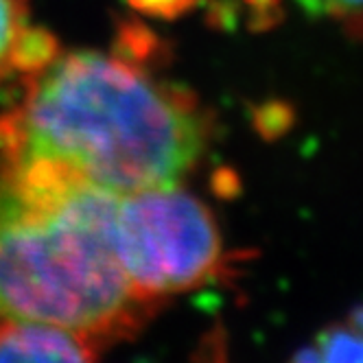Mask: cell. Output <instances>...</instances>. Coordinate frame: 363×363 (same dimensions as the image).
Segmentation results:
<instances>
[{
	"mask_svg": "<svg viewBox=\"0 0 363 363\" xmlns=\"http://www.w3.org/2000/svg\"><path fill=\"white\" fill-rule=\"evenodd\" d=\"M114 250L129 287L153 308L213 282L225 269L215 215L179 186L121 195Z\"/></svg>",
	"mask_w": 363,
	"mask_h": 363,
	"instance_id": "3",
	"label": "cell"
},
{
	"mask_svg": "<svg viewBox=\"0 0 363 363\" xmlns=\"http://www.w3.org/2000/svg\"><path fill=\"white\" fill-rule=\"evenodd\" d=\"M118 197L57 164H0V320L79 330L108 344L153 313L118 265Z\"/></svg>",
	"mask_w": 363,
	"mask_h": 363,
	"instance_id": "2",
	"label": "cell"
},
{
	"mask_svg": "<svg viewBox=\"0 0 363 363\" xmlns=\"http://www.w3.org/2000/svg\"><path fill=\"white\" fill-rule=\"evenodd\" d=\"M60 55L57 38L42 27H31L27 22L11 48V72H20L22 79H27V77L42 72Z\"/></svg>",
	"mask_w": 363,
	"mask_h": 363,
	"instance_id": "6",
	"label": "cell"
},
{
	"mask_svg": "<svg viewBox=\"0 0 363 363\" xmlns=\"http://www.w3.org/2000/svg\"><path fill=\"white\" fill-rule=\"evenodd\" d=\"M315 20L337 24L348 38L363 40V0H296Z\"/></svg>",
	"mask_w": 363,
	"mask_h": 363,
	"instance_id": "7",
	"label": "cell"
},
{
	"mask_svg": "<svg viewBox=\"0 0 363 363\" xmlns=\"http://www.w3.org/2000/svg\"><path fill=\"white\" fill-rule=\"evenodd\" d=\"M27 24V0H0V84L11 74V48Z\"/></svg>",
	"mask_w": 363,
	"mask_h": 363,
	"instance_id": "8",
	"label": "cell"
},
{
	"mask_svg": "<svg viewBox=\"0 0 363 363\" xmlns=\"http://www.w3.org/2000/svg\"><path fill=\"white\" fill-rule=\"evenodd\" d=\"M291 363H363V326L352 320L326 326Z\"/></svg>",
	"mask_w": 363,
	"mask_h": 363,
	"instance_id": "5",
	"label": "cell"
},
{
	"mask_svg": "<svg viewBox=\"0 0 363 363\" xmlns=\"http://www.w3.org/2000/svg\"><path fill=\"white\" fill-rule=\"evenodd\" d=\"M199 0H127V5L138 13L158 20H177L186 16Z\"/></svg>",
	"mask_w": 363,
	"mask_h": 363,
	"instance_id": "10",
	"label": "cell"
},
{
	"mask_svg": "<svg viewBox=\"0 0 363 363\" xmlns=\"http://www.w3.org/2000/svg\"><path fill=\"white\" fill-rule=\"evenodd\" d=\"M296 112L287 101H265L258 108H254L252 121L256 132L265 140H276L278 136L287 134L294 125Z\"/></svg>",
	"mask_w": 363,
	"mask_h": 363,
	"instance_id": "9",
	"label": "cell"
},
{
	"mask_svg": "<svg viewBox=\"0 0 363 363\" xmlns=\"http://www.w3.org/2000/svg\"><path fill=\"white\" fill-rule=\"evenodd\" d=\"M211 136L197 94L96 50L60 55L27 77L22 99L0 116L5 160L57 164L116 195L179 186Z\"/></svg>",
	"mask_w": 363,
	"mask_h": 363,
	"instance_id": "1",
	"label": "cell"
},
{
	"mask_svg": "<svg viewBox=\"0 0 363 363\" xmlns=\"http://www.w3.org/2000/svg\"><path fill=\"white\" fill-rule=\"evenodd\" d=\"M101 346L72 328L0 320V363H99Z\"/></svg>",
	"mask_w": 363,
	"mask_h": 363,
	"instance_id": "4",
	"label": "cell"
}]
</instances>
